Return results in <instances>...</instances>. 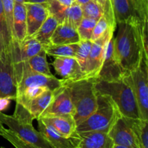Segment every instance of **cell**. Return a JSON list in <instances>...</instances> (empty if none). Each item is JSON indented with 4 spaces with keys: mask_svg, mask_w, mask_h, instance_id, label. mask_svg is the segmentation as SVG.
Instances as JSON below:
<instances>
[{
    "mask_svg": "<svg viewBox=\"0 0 148 148\" xmlns=\"http://www.w3.org/2000/svg\"><path fill=\"white\" fill-rule=\"evenodd\" d=\"M92 45V42L90 40H80V41L78 43V47L75 58L79 64L83 75H85L87 62Z\"/></svg>",
    "mask_w": 148,
    "mask_h": 148,
    "instance_id": "26",
    "label": "cell"
},
{
    "mask_svg": "<svg viewBox=\"0 0 148 148\" xmlns=\"http://www.w3.org/2000/svg\"><path fill=\"white\" fill-rule=\"evenodd\" d=\"M124 118L134 132L140 148H148V120Z\"/></svg>",
    "mask_w": 148,
    "mask_h": 148,
    "instance_id": "22",
    "label": "cell"
},
{
    "mask_svg": "<svg viewBox=\"0 0 148 148\" xmlns=\"http://www.w3.org/2000/svg\"><path fill=\"white\" fill-rule=\"evenodd\" d=\"M70 91L75 108L74 119L77 126L86 119L97 108L95 78H85L76 81H65Z\"/></svg>",
    "mask_w": 148,
    "mask_h": 148,
    "instance_id": "3",
    "label": "cell"
},
{
    "mask_svg": "<svg viewBox=\"0 0 148 148\" xmlns=\"http://www.w3.org/2000/svg\"><path fill=\"white\" fill-rule=\"evenodd\" d=\"M59 24V21L56 17L49 13L48 17L43 22L38 30L31 37H33L40 42L42 46L49 44L50 43L51 37Z\"/></svg>",
    "mask_w": 148,
    "mask_h": 148,
    "instance_id": "23",
    "label": "cell"
},
{
    "mask_svg": "<svg viewBox=\"0 0 148 148\" xmlns=\"http://www.w3.org/2000/svg\"><path fill=\"white\" fill-rule=\"evenodd\" d=\"M77 47L78 43L64 45H53L49 43L43 46V49L46 54L53 58L75 57Z\"/></svg>",
    "mask_w": 148,
    "mask_h": 148,
    "instance_id": "24",
    "label": "cell"
},
{
    "mask_svg": "<svg viewBox=\"0 0 148 148\" xmlns=\"http://www.w3.org/2000/svg\"><path fill=\"white\" fill-rule=\"evenodd\" d=\"M147 24L148 21H145L143 24L142 28V35H143V47H144L145 53L148 56V46H147Z\"/></svg>",
    "mask_w": 148,
    "mask_h": 148,
    "instance_id": "35",
    "label": "cell"
},
{
    "mask_svg": "<svg viewBox=\"0 0 148 148\" xmlns=\"http://www.w3.org/2000/svg\"><path fill=\"white\" fill-rule=\"evenodd\" d=\"M39 132L49 143L51 148H74L70 138H65L49 126L46 125L40 119H37Z\"/></svg>",
    "mask_w": 148,
    "mask_h": 148,
    "instance_id": "20",
    "label": "cell"
},
{
    "mask_svg": "<svg viewBox=\"0 0 148 148\" xmlns=\"http://www.w3.org/2000/svg\"><path fill=\"white\" fill-rule=\"evenodd\" d=\"M0 36L4 43V47H8L13 42L7 26L1 0H0Z\"/></svg>",
    "mask_w": 148,
    "mask_h": 148,
    "instance_id": "32",
    "label": "cell"
},
{
    "mask_svg": "<svg viewBox=\"0 0 148 148\" xmlns=\"http://www.w3.org/2000/svg\"><path fill=\"white\" fill-rule=\"evenodd\" d=\"M4 128H5V127H4V124L0 121V136L1 135V133H2L3 130H4Z\"/></svg>",
    "mask_w": 148,
    "mask_h": 148,
    "instance_id": "43",
    "label": "cell"
},
{
    "mask_svg": "<svg viewBox=\"0 0 148 148\" xmlns=\"http://www.w3.org/2000/svg\"><path fill=\"white\" fill-rule=\"evenodd\" d=\"M82 18L83 14L81 5L75 1L73 4L66 7V14L63 23L69 24L77 29Z\"/></svg>",
    "mask_w": 148,
    "mask_h": 148,
    "instance_id": "27",
    "label": "cell"
},
{
    "mask_svg": "<svg viewBox=\"0 0 148 148\" xmlns=\"http://www.w3.org/2000/svg\"><path fill=\"white\" fill-rule=\"evenodd\" d=\"M114 36L108 40L106 49L103 62L96 79L99 80L116 81L124 77L125 72L116 59L114 52Z\"/></svg>",
    "mask_w": 148,
    "mask_h": 148,
    "instance_id": "12",
    "label": "cell"
},
{
    "mask_svg": "<svg viewBox=\"0 0 148 148\" xmlns=\"http://www.w3.org/2000/svg\"><path fill=\"white\" fill-rule=\"evenodd\" d=\"M70 139L74 148H112L114 145L108 133L100 132H75Z\"/></svg>",
    "mask_w": 148,
    "mask_h": 148,
    "instance_id": "13",
    "label": "cell"
},
{
    "mask_svg": "<svg viewBox=\"0 0 148 148\" xmlns=\"http://www.w3.org/2000/svg\"><path fill=\"white\" fill-rule=\"evenodd\" d=\"M96 1L102 6L103 10V16L109 23L110 26L116 30L117 24L116 23L115 17H114L111 0H96Z\"/></svg>",
    "mask_w": 148,
    "mask_h": 148,
    "instance_id": "33",
    "label": "cell"
},
{
    "mask_svg": "<svg viewBox=\"0 0 148 148\" xmlns=\"http://www.w3.org/2000/svg\"><path fill=\"white\" fill-rule=\"evenodd\" d=\"M114 145L140 148L134 132L122 116L119 117L108 132Z\"/></svg>",
    "mask_w": 148,
    "mask_h": 148,
    "instance_id": "14",
    "label": "cell"
},
{
    "mask_svg": "<svg viewBox=\"0 0 148 148\" xmlns=\"http://www.w3.org/2000/svg\"><path fill=\"white\" fill-rule=\"evenodd\" d=\"M13 101L11 98L7 96H0V112H3L10 106L11 101Z\"/></svg>",
    "mask_w": 148,
    "mask_h": 148,
    "instance_id": "36",
    "label": "cell"
},
{
    "mask_svg": "<svg viewBox=\"0 0 148 148\" xmlns=\"http://www.w3.org/2000/svg\"><path fill=\"white\" fill-rule=\"evenodd\" d=\"M97 21L92 19L83 17L77 28L80 40H90L92 31Z\"/></svg>",
    "mask_w": 148,
    "mask_h": 148,
    "instance_id": "30",
    "label": "cell"
},
{
    "mask_svg": "<svg viewBox=\"0 0 148 148\" xmlns=\"http://www.w3.org/2000/svg\"><path fill=\"white\" fill-rule=\"evenodd\" d=\"M14 2L17 3H21V4H25V3L29 2L28 0H14Z\"/></svg>",
    "mask_w": 148,
    "mask_h": 148,
    "instance_id": "42",
    "label": "cell"
},
{
    "mask_svg": "<svg viewBox=\"0 0 148 148\" xmlns=\"http://www.w3.org/2000/svg\"><path fill=\"white\" fill-rule=\"evenodd\" d=\"M14 41L8 47H4L0 53V96L16 98L17 82L14 69Z\"/></svg>",
    "mask_w": 148,
    "mask_h": 148,
    "instance_id": "8",
    "label": "cell"
},
{
    "mask_svg": "<svg viewBox=\"0 0 148 148\" xmlns=\"http://www.w3.org/2000/svg\"><path fill=\"white\" fill-rule=\"evenodd\" d=\"M4 49V43H3V40H2V39H1V36H0V53L2 52L3 49Z\"/></svg>",
    "mask_w": 148,
    "mask_h": 148,
    "instance_id": "40",
    "label": "cell"
},
{
    "mask_svg": "<svg viewBox=\"0 0 148 148\" xmlns=\"http://www.w3.org/2000/svg\"><path fill=\"white\" fill-rule=\"evenodd\" d=\"M83 17L95 20L98 21L103 16V7L96 0H91L86 4L81 5Z\"/></svg>",
    "mask_w": 148,
    "mask_h": 148,
    "instance_id": "28",
    "label": "cell"
},
{
    "mask_svg": "<svg viewBox=\"0 0 148 148\" xmlns=\"http://www.w3.org/2000/svg\"><path fill=\"white\" fill-rule=\"evenodd\" d=\"M118 24L119 31L114 38V56L126 74L138 67L143 57L148 59L143 47V23L130 20Z\"/></svg>",
    "mask_w": 148,
    "mask_h": 148,
    "instance_id": "1",
    "label": "cell"
},
{
    "mask_svg": "<svg viewBox=\"0 0 148 148\" xmlns=\"http://www.w3.org/2000/svg\"><path fill=\"white\" fill-rule=\"evenodd\" d=\"M124 77L134 91L142 119L148 120V59L143 57L138 67Z\"/></svg>",
    "mask_w": 148,
    "mask_h": 148,
    "instance_id": "7",
    "label": "cell"
},
{
    "mask_svg": "<svg viewBox=\"0 0 148 148\" xmlns=\"http://www.w3.org/2000/svg\"><path fill=\"white\" fill-rule=\"evenodd\" d=\"M121 116L118 107L111 97L98 94L97 108L86 119L77 126L76 132H100L108 133Z\"/></svg>",
    "mask_w": 148,
    "mask_h": 148,
    "instance_id": "5",
    "label": "cell"
},
{
    "mask_svg": "<svg viewBox=\"0 0 148 148\" xmlns=\"http://www.w3.org/2000/svg\"><path fill=\"white\" fill-rule=\"evenodd\" d=\"M95 88L98 94L111 97L122 116L142 119L134 91L124 77L111 82L99 80L95 78Z\"/></svg>",
    "mask_w": 148,
    "mask_h": 148,
    "instance_id": "2",
    "label": "cell"
},
{
    "mask_svg": "<svg viewBox=\"0 0 148 148\" xmlns=\"http://www.w3.org/2000/svg\"><path fill=\"white\" fill-rule=\"evenodd\" d=\"M116 24L126 21H148V0H111Z\"/></svg>",
    "mask_w": 148,
    "mask_h": 148,
    "instance_id": "9",
    "label": "cell"
},
{
    "mask_svg": "<svg viewBox=\"0 0 148 148\" xmlns=\"http://www.w3.org/2000/svg\"><path fill=\"white\" fill-rule=\"evenodd\" d=\"M114 30H111L104 37L92 42L87 62L84 79L97 78L102 66L106 46L110 38L114 36Z\"/></svg>",
    "mask_w": 148,
    "mask_h": 148,
    "instance_id": "11",
    "label": "cell"
},
{
    "mask_svg": "<svg viewBox=\"0 0 148 148\" xmlns=\"http://www.w3.org/2000/svg\"><path fill=\"white\" fill-rule=\"evenodd\" d=\"M31 3H47L48 0H28Z\"/></svg>",
    "mask_w": 148,
    "mask_h": 148,
    "instance_id": "38",
    "label": "cell"
},
{
    "mask_svg": "<svg viewBox=\"0 0 148 148\" xmlns=\"http://www.w3.org/2000/svg\"><path fill=\"white\" fill-rule=\"evenodd\" d=\"M1 136L6 139L9 143H11L15 148H43L25 142L24 140L20 139L15 133L12 132L9 129L4 128Z\"/></svg>",
    "mask_w": 148,
    "mask_h": 148,
    "instance_id": "31",
    "label": "cell"
},
{
    "mask_svg": "<svg viewBox=\"0 0 148 148\" xmlns=\"http://www.w3.org/2000/svg\"><path fill=\"white\" fill-rule=\"evenodd\" d=\"M112 148H132L130 147H127V146H124V145H113Z\"/></svg>",
    "mask_w": 148,
    "mask_h": 148,
    "instance_id": "41",
    "label": "cell"
},
{
    "mask_svg": "<svg viewBox=\"0 0 148 148\" xmlns=\"http://www.w3.org/2000/svg\"><path fill=\"white\" fill-rule=\"evenodd\" d=\"M13 40L17 43L23 42L27 37L26 9L24 4L14 2L12 20Z\"/></svg>",
    "mask_w": 148,
    "mask_h": 148,
    "instance_id": "18",
    "label": "cell"
},
{
    "mask_svg": "<svg viewBox=\"0 0 148 148\" xmlns=\"http://www.w3.org/2000/svg\"><path fill=\"white\" fill-rule=\"evenodd\" d=\"M46 56L47 54L43 49L39 53L27 59L25 62L33 72L47 75V76H53L49 68Z\"/></svg>",
    "mask_w": 148,
    "mask_h": 148,
    "instance_id": "25",
    "label": "cell"
},
{
    "mask_svg": "<svg viewBox=\"0 0 148 148\" xmlns=\"http://www.w3.org/2000/svg\"><path fill=\"white\" fill-rule=\"evenodd\" d=\"M80 41L77 30L67 23H59L50 38L51 44L64 45L77 43Z\"/></svg>",
    "mask_w": 148,
    "mask_h": 148,
    "instance_id": "19",
    "label": "cell"
},
{
    "mask_svg": "<svg viewBox=\"0 0 148 148\" xmlns=\"http://www.w3.org/2000/svg\"><path fill=\"white\" fill-rule=\"evenodd\" d=\"M2 2L3 9H4V14H5L6 20H7V26H8L9 31L12 36V20H13V12H14V0H1ZM14 41V40H13Z\"/></svg>",
    "mask_w": 148,
    "mask_h": 148,
    "instance_id": "34",
    "label": "cell"
},
{
    "mask_svg": "<svg viewBox=\"0 0 148 148\" xmlns=\"http://www.w3.org/2000/svg\"><path fill=\"white\" fill-rule=\"evenodd\" d=\"M111 30H114L115 31V29L112 28L110 26L109 23H108L106 17L104 16H102L97 21L96 24H95V27L93 29V31H92V36H91L90 40L92 42L95 41V40H98V39L106 36Z\"/></svg>",
    "mask_w": 148,
    "mask_h": 148,
    "instance_id": "29",
    "label": "cell"
},
{
    "mask_svg": "<svg viewBox=\"0 0 148 148\" xmlns=\"http://www.w3.org/2000/svg\"><path fill=\"white\" fill-rule=\"evenodd\" d=\"M27 19V37H31L38 30L49 14L47 3H25ZM26 37V38H27Z\"/></svg>",
    "mask_w": 148,
    "mask_h": 148,
    "instance_id": "15",
    "label": "cell"
},
{
    "mask_svg": "<svg viewBox=\"0 0 148 148\" xmlns=\"http://www.w3.org/2000/svg\"><path fill=\"white\" fill-rule=\"evenodd\" d=\"M64 115H70L74 117L75 108L69 88L64 82L63 85L53 90V98L51 102L40 117Z\"/></svg>",
    "mask_w": 148,
    "mask_h": 148,
    "instance_id": "10",
    "label": "cell"
},
{
    "mask_svg": "<svg viewBox=\"0 0 148 148\" xmlns=\"http://www.w3.org/2000/svg\"><path fill=\"white\" fill-rule=\"evenodd\" d=\"M33 121V118L27 108L18 103H16L13 115L9 116L0 112V121L20 139L38 147L51 148L40 132L34 128Z\"/></svg>",
    "mask_w": 148,
    "mask_h": 148,
    "instance_id": "4",
    "label": "cell"
},
{
    "mask_svg": "<svg viewBox=\"0 0 148 148\" xmlns=\"http://www.w3.org/2000/svg\"><path fill=\"white\" fill-rule=\"evenodd\" d=\"M55 72L65 81L84 79L79 64L75 57H55L51 63Z\"/></svg>",
    "mask_w": 148,
    "mask_h": 148,
    "instance_id": "16",
    "label": "cell"
},
{
    "mask_svg": "<svg viewBox=\"0 0 148 148\" xmlns=\"http://www.w3.org/2000/svg\"><path fill=\"white\" fill-rule=\"evenodd\" d=\"M14 69H15L16 82H17L16 96L20 95L26 88L30 87H46L51 90L53 91L63 85L64 82V79H58L54 75L47 76L33 72L27 66L25 62H20L15 59H14Z\"/></svg>",
    "mask_w": 148,
    "mask_h": 148,
    "instance_id": "6",
    "label": "cell"
},
{
    "mask_svg": "<svg viewBox=\"0 0 148 148\" xmlns=\"http://www.w3.org/2000/svg\"><path fill=\"white\" fill-rule=\"evenodd\" d=\"M59 4L65 7H69L75 2V0H56Z\"/></svg>",
    "mask_w": 148,
    "mask_h": 148,
    "instance_id": "37",
    "label": "cell"
},
{
    "mask_svg": "<svg viewBox=\"0 0 148 148\" xmlns=\"http://www.w3.org/2000/svg\"><path fill=\"white\" fill-rule=\"evenodd\" d=\"M0 148H5V147H0Z\"/></svg>",
    "mask_w": 148,
    "mask_h": 148,
    "instance_id": "44",
    "label": "cell"
},
{
    "mask_svg": "<svg viewBox=\"0 0 148 148\" xmlns=\"http://www.w3.org/2000/svg\"><path fill=\"white\" fill-rule=\"evenodd\" d=\"M38 119L65 138H70L76 132L77 124L72 116H50Z\"/></svg>",
    "mask_w": 148,
    "mask_h": 148,
    "instance_id": "17",
    "label": "cell"
},
{
    "mask_svg": "<svg viewBox=\"0 0 148 148\" xmlns=\"http://www.w3.org/2000/svg\"><path fill=\"white\" fill-rule=\"evenodd\" d=\"M75 1H76L77 3H78L79 4H80V5H83V4H86V3L91 1V0H75Z\"/></svg>",
    "mask_w": 148,
    "mask_h": 148,
    "instance_id": "39",
    "label": "cell"
},
{
    "mask_svg": "<svg viewBox=\"0 0 148 148\" xmlns=\"http://www.w3.org/2000/svg\"><path fill=\"white\" fill-rule=\"evenodd\" d=\"M53 98V91L47 89L29 103L26 108L33 119L40 118L42 114L51 103Z\"/></svg>",
    "mask_w": 148,
    "mask_h": 148,
    "instance_id": "21",
    "label": "cell"
}]
</instances>
